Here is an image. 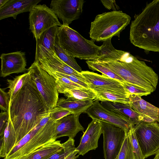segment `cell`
Here are the masks:
<instances>
[{
    "label": "cell",
    "mask_w": 159,
    "mask_h": 159,
    "mask_svg": "<svg viewBox=\"0 0 159 159\" xmlns=\"http://www.w3.org/2000/svg\"><path fill=\"white\" fill-rule=\"evenodd\" d=\"M8 111L9 118L16 133L15 146L43 118L49 116L50 112L46 111L36 86L31 79L10 100Z\"/></svg>",
    "instance_id": "1"
},
{
    "label": "cell",
    "mask_w": 159,
    "mask_h": 159,
    "mask_svg": "<svg viewBox=\"0 0 159 159\" xmlns=\"http://www.w3.org/2000/svg\"><path fill=\"white\" fill-rule=\"evenodd\" d=\"M102 64L127 83L152 93L158 83V75L143 61L123 51L117 57H107Z\"/></svg>",
    "instance_id": "2"
},
{
    "label": "cell",
    "mask_w": 159,
    "mask_h": 159,
    "mask_svg": "<svg viewBox=\"0 0 159 159\" xmlns=\"http://www.w3.org/2000/svg\"><path fill=\"white\" fill-rule=\"evenodd\" d=\"M134 18L130 25V42L145 51L159 52V0L148 3Z\"/></svg>",
    "instance_id": "3"
},
{
    "label": "cell",
    "mask_w": 159,
    "mask_h": 159,
    "mask_svg": "<svg viewBox=\"0 0 159 159\" xmlns=\"http://www.w3.org/2000/svg\"><path fill=\"white\" fill-rule=\"evenodd\" d=\"M57 38L61 46L70 56L80 59L92 61L98 58L100 46L88 40L69 26L59 27Z\"/></svg>",
    "instance_id": "4"
},
{
    "label": "cell",
    "mask_w": 159,
    "mask_h": 159,
    "mask_svg": "<svg viewBox=\"0 0 159 159\" xmlns=\"http://www.w3.org/2000/svg\"><path fill=\"white\" fill-rule=\"evenodd\" d=\"M131 20L129 15L120 10L98 15L91 23L89 37L94 42H103L114 36L119 37Z\"/></svg>",
    "instance_id": "5"
},
{
    "label": "cell",
    "mask_w": 159,
    "mask_h": 159,
    "mask_svg": "<svg viewBox=\"0 0 159 159\" xmlns=\"http://www.w3.org/2000/svg\"><path fill=\"white\" fill-rule=\"evenodd\" d=\"M28 70L46 111L50 112L57 107L59 99L55 80L41 67L38 62L34 61Z\"/></svg>",
    "instance_id": "6"
},
{
    "label": "cell",
    "mask_w": 159,
    "mask_h": 159,
    "mask_svg": "<svg viewBox=\"0 0 159 159\" xmlns=\"http://www.w3.org/2000/svg\"><path fill=\"white\" fill-rule=\"evenodd\" d=\"M29 14L30 29L36 41L41 34L49 28L61 24L53 11L45 4L36 5Z\"/></svg>",
    "instance_id": "7"
},
{
    "label": "cell",
    "mask_w": 159,
    "mask_h": 159,
    "mask_svg": "<svg viewBox=\"0 0 159 159\" xmlns=\"http://www.w3.org/2000/svg\"><path fill=\"white\" fill-rule=\"evenodd\" d=\"M134 128L144 158L156 154L159 151V124L141 121Z\"/></svg>",
    "instance_id": "8"
},
{
    "label": "cell",
    "mask_w": 159,
    "mask_h": 159,
    "mask_svg": "<svg viewBox=\"0 0 159 159\" xmlns=\"http://www.w3.org/2000/svg\"><path fill=\"white\" fill-rule=\"evenodd\" d=\"M100 123L103 137L104 157L105 159H116L128 133L114 125L102 122Z\"/></svg>",
    "instance_id": "9"
},
{
    "label": "cell",
    "mask_w": 159,
    "mask_h": 159,
    "mask_svg": "<svg viewBox=\"0 0 159 159\" xmlns=\"http://www.w3.org/2000/svg\"><path fill=\"white\" fill-rule=\"evenodd\" d=\"M56 122L50 118L48 122L23 147L3 159H13L27 154L52 140H56L53 138Z\"/></svg>",
    "instance_id": "10"
},
{
    "label": "cell",
    "mask_w": 159,
    "mask_h": 159,
    "mask_svg": "<svg viewBox=\"0 0 159 159\" xmlns=\"http://www.w3.org/2000/svg\"><path fill=\"white\" fill-rule=\"evenodd\" d=\"M84 2V0H52L50 8L62 21L63 25L69 26L79 18Z\"/></svg>",
    "instance_id": "11"
},
{
    "label": "cell",
    "mask_w": 159,
    "mask_h": 159,
    "mask_svg": "<svg viewBox=\"0 0 159 159\" xmlns=\"http://www.w3.org/2000/svg\"><path fill=\"white\" fill-rule=\"evenodd\" d=\"M80 74L89 88L94 92L108 91L126 95L129 94L122 83L104 75L89 71H82Z\"/></svg>",
    "instance_id": "12"
},
{
    "label": "cell",
    "mask_w": 159,
    "mask_h": 159,
    "mask_svg": "<svg viewBox=\"0 0 159 159\" xmlns=\"http://www.w3.org/2000/svg\"><path fill=\"white\" fill-rule=\"evenodd\" d=\"M92 119L118 126L128 133L134 126L125 118L104 107L99 101L95 100L86 113Z\"/></svg>",
    "instance_id": "13"
},
{
    "label": "cell",
    "mask_w": 159,
    "mask_h": 159,
    "mask_svg": "<svg viewBox=\"0 0 159 159\" xmlns=\"http://www.w3.org/2000/svg\"><path fill=\"white\" fill-rule=\"evenodd\" d=\"M0 58L1 60L0 76L2 77L28 71L26 68V61L24 52L17 51L2 53Z\"/></svg>",
    "instance_id": "14"
},
{
    "label": "cell",
    "mask_w": 159,
    "mask_h": 159,
    "mask_svg": "<svg viewBox=\"0 0 159 159\" xmlns=\"http://www.w3.org/2000/svg\"><path fill=\"white\" fill-rule=\"evenodd\" d=\"M102 134L100 122L93 120L84 132L79 145L76 148L78 154L84 156L89 151L96 149L98 147V141Z\"/></svg>",
    "instance_id": "15"
},
{
    "label": "cell",
    "mask_w": 159,
    "mask_h": 159,
    "mask_svg": "<svg viewBox=\"0 0 159 159\" xmlns=\"http://www.w3.org/2000/svg\"><path fill=\"white\" fill-rule=\"evenodd\" d=\"M80 115L72 114L56 121L53 138L67 136L73 138L84 128L80 122Z\"/></svg>",
    "instance_id": "16"
},
{
    "label": "cell",
    "mask_w": 159,
    "mask_h": 159,
    "mask_svg": "<svg viewBox=\"0 0 159 159\" xmlns=\"http://www.w3.org/2000/svg\"><path fill=\"white\" fill-rule=\"evenodd\" d=\"M129 104L142 117V121L159 124V108L134 94L129 93Z\"/></svg>",
    "instance_id": "17"
},
{
    "label": "cell",
    "mask_w": 159,
    "mask_h": 159,
    "mask_svg": "<svg viewBox=\"0 0 159 159\" xmlns=\"http://www.w3.org/2000/svg\"><path fill=\"white\" fill-rule=\"evenodd\" d=\"M36 61L39 63L41 67L47 68L62 73L75 75L85 83V79L80 73L62 61L55 52L46 53L39 57Z\"/></svg>",
    "instance_id": "18"
},
{
    "label": "cell",
    "mask_w": 159,
    "mask_h": 159,
    "mask_svg": "<svg viewBox=\"0 0 159 159\" xmlns=\"http://www.w3.org/2000/svg\"><path fill=\"white\" fill-rule=\"evenodd\" d=\"M41 0H8L0 7V20L9 17L16 19L21 13L30 11L31 8Z\"/></svg>",
    "instance_id": "19"
},
{
    "label": "cell",
    "mask_w": 159,
    "mask_h": 159,
    "mask_svg": "<svg viewBox=\"0 0 159 159\" xmlns=\"http://www.w3.org/2000/svg\"><path fill=\"white\" fill-rule=\"evenodd\" d=\"M59 26L52 27L44 32L36 41L35 61L46 53L55 52V44Z\"/></svg>",
    "instance_id": "20"
},
{
    "label": "cell",
    "mask_w": 159,
    "mask_h": 159,
    "mask_svg": "<svg viewBox=\"0 0 159 159\" xmlns=\"http://www.w3.org/2000/svg\"><path fill=\"white\" fill-rule=\"evenodd\" d=\"M100 103L105 108L126 119L133 125L142 121V117L128 104L108 101Z\"/></svg>",
    "instance_id": "21"
},
{
    "label": "cell",
    "mask_w": 159,
    "mask_h": 159,
    "mask_svg": "<svg viewBox=\"0 0 159 159\" xmlns=\"http://www.w3.org/2000/svg\"><path fill=\"white\" fill-rule=\"evenodd\" d=\"M0 140V157L4 158L14 148L16 141V132L9 118L3 136Z\"/></svg>",
    "instance_id": "22"
},
{
    "label": "cell",
    "mask_w": 159,
    "mask_h": 159,
    "mask_svg": "<svg viewBox=\"0 0 159 159\" xmlns=\"http://www.w3.org/2000/svg\"><path fill=\"white\" fill-rule=\"evenodd\" d=\"M93 102L92 100L72 101L67 98H61L58 99L57 107L67 109L73 114L80 115L85 113Z\"/></svg>",
    "instance_id": "23"
},
{
    "label": "cell",
    "mask_w": 159,
    "mask_h": 159,
    "mask_svg": "<svg viewBox=\"0 0 159 159\" xmlns=\"http://www.w3.org/2000/svg\"><path fill=\"white\" fill-rule=\"evenodd\" d=\"M63 147L60 141L53 140L35 150L28 159H46L61 150Z\"/></svg>",
    "instance_id": "24"
},
{
    "label": "cell",
    "mask_w": 159,
    "mask_h": 159,
    "mask_svg": "<svg viewBox=\"0 0 159 159\" xmlns=\"http://www.w3.org/2000/svg\"><path fill=\"white\" fill-rule=\"evenodd\" d=\"M30 80V76L29 72L22 75L16 76L12 80L7 79L8 88L9 89L7 93L10 100L16 96L24 85Z\"/></svg>",
    "instance_id": "25"
},
{
    "label": "cell",
    "mask_w": 159,
    "mask_h": 159,
    "mask_svg": "<svg viewBox=\"0 0 159 159\" xmlns=\"http://www.w3.org/2000/svg\"><path fill=\"white\" fill-rule=\"evenodd\" d=\"M42 68L55 80L58 93L63 94L65 92L71 89L84 88L67 78L57 74L48 69Z\"/></svg>",
    "instance_id": "26"
},
{
    "label": "cell",
    "mask_w": 159,
    "mask_h": 159,
    "mask_svg": "<svg viewBox=\"0 0 159 159\" xmlns=\"http://www.w3.org/2000/svg\"><path fill=\"white\" fill-rule=\"evenodd\" d=\"M63 94L67 99L72 101L95 100L97 96L95 92L85 88L71 89L65 92Z\"/></svg>",
    "instance_id": "27"
},
{
    "label": "cell",
    "mask_w": 159,
    "mask_h": 159,
    "mask_svg": "<svg viewBox=\"0 0 159 159\" xmlns=\"http://www.w3.org/2000/svg\"><path fill=\"white\" fill-rule=\"evenodd\" d=\"M95 92L97 95L95 100L101 102L108 101L129 104V95H126L119 93L108 91Z\"/></svg>",
    "instance_id": "28"
},
{
    "label": "cell",
    "mask_w": 159,
    "mask_h": 159,
    "mask_svg": "<svg viewBox=\"0 0 159 159\" xmlns=\"http://www.w3.org/2000/svg\"><path fill=\"white\" fill-rule=\"evenodd\" d=\"M55 50L57 56L64 63L79 73H80L82 72L81 67L74 58L69 55L61 46L57 37L55 40Z\"/></svg>",
    "instance_id": "29"
},
{
    "label": "cell",
    "mask_w": 159,
    "mask_h": 159,
    "mask_svg": "<svg viewBox=\"0 0 159 159\" xmlns=\"http://www.w3.org/2000/svg\"><path fill=\"white\" fill-rule=\"evenodd\" d=\"M86 62L89 68L93 71H98L102 75L117 80L122 84L126 82L123 79L109 68L95 60L86 61Z\"/></svg>",
    "instance_id": "30"
},
{
    "label": "cell",
    "mask_w": 159,
    "mask_h": 159,
    "mask_svg": "<svg viewBox=\"0 0 159 159\" xmlns=\"http://www.w3.org/2000/svg\"><path fill=\"white\" fill-rule=\"evenodd\" d=\"M74 142V139L69 138L67 141L63 143V147L61 150L46 159H65L75 150Z\"/></svg>",
    "instance_id": "31"
},
{
    "label": "cell",
    "mask_w": 159,
    "mask_h": 159,
    "mask_svg": "<svg viewBox=\"0 0 159 159\" xmlns=\"http://www.w3.org/2000/svg\"><path fill=\"white\" fill-rule=\"evenodd\" d=\"M134 159L132 147L128 133L126 135L121 149L116 159Z\"/></svg>",
    "instance_id": "32"
},
{
    "label": "cell",
    "mask_w": 159,
    "mask_h": 159,
    "mask_svg": "<svg viewBox=\"0 0 159 159\" xmlns=\"http://www.w3.org/2000/svg\"><path fill=\"white\" fill-rule=\"evenodd\" d=\"M132 126L130 128L128 134L131 143L134 155V159H145L144 157L136 138L134 128Z\"/></svg>",
    "instance_id": "33"
},
{
    "label": "cell",
    "mask_w": 159,
    "mask_h": 159,
    "mask_svg": "<svg viewBox=\"0 0 159 159\" xmlns=\"http://www.w3.org/2000/svg\"><path fill=\"white\" fill-rule=\"evenodd\" d=\"M126 90L129 93L134 94L138 96H147L152 93L138 87L127 82L123 83Z\"/></svg>",
    "instance_id": "34"
},
{
    "label": "cell",
    "mask_w": 159,
    "mask_h": 159,
    "mask_svg": "<svg viewBox=\"0 0 159 159\" xmlns=\"http://www.w3.org/2000/svg\"><path fill=\"white\" fill-rule=\"evenodd\" d=\"M72 114L73 112L67 109L56 107L50 111L49 116L53 120L57 121Z\"/></svg>",
    "instance_id": "35"
},
{
    "label": "cell",
    "mask_w": 159,
    "mask_h": 159,
    "mask_svg": "<svg viewBox=\"0 0 159 159\" xmlns=\"http://www.w3.org/2000/svg\"><path fill=\"white\" fill-rule=\"evenodd\" d=\"M5 90V89H0V108L4 111H8L10 101L9 96Z\"/></svg>",
    "instance_id": "36"
},
{
    "label": "cell",
    "mask_w": 159,
    "mask_h": 159,
    "mask_svg": "<svg viewBox=\"0 0 159 159\" xmlns=\"http://www.w3.org/2000/svg\"><path fill=\"white\" fill-rule=\"evenodd\" d=\"M42 68H45L44 67H41ZM55 73L57 74V75H60L61 76H62L63 77H65L67 79H69L72 82L77 84H78L82 86L84 88H87V89H89V86L87 85V84L85 82L81 80L79 78H78L76 76L70 75H67L65 74L62 73L57 71H55L54 70H53L51 69H49Z\"/></svg>",
    "instance_id": "37"
},
{
    "label": "cell",
    "mask_w": 159,
    "mask_h": 159,
    "mask_svg": "<svg viewBox=\"0 0 159 159\" xmlns=\"http://www.w3.org/2000/svg\"><path fill=\"white\" fill-rule=\"evenodd\" d=\"M9 118L8 111H1L0 113V137H2Z\"/></svg>",
    "instance_id": "38"
},
{
    "label": "cell",
    "mask_w": 159,
    "mask_h": 159,
    "mask_svg": "<svg viewBox=\"0 0 159 159\" xmlns=\"http://www.w3.org/2000/svg\"><path fill=\"white\" fill-rule=\"evenodd\" d=\"M101 2L105 7L107 9L116 11L120 9L115 0H101Z\"/></svg>",
    "instance_id": "39"
},
{
    "label": "cell",
    "mask_w": 159,
    "mask_h": 159,
    "mask_svg": "<svg viewBox=\"0 0 159 159\" xmlns=\"http://www.w3.org/2000/svg\"><path fill=\"white\" fill-rule=\"evenodd\" d=\"M77 154H78V152L75 149L74 151L66 157L65 159H76L79 157L80 155L79 154L76 155Z\"/></svg>",
    "instance_id": "40"
},
{
    "label": "cell",
    "mask_w": 159,
    "mask_h": 159,
    "mask_svg": "<svg viewBox=\"0 0 159 159\" xmlns=\"http://www.w3.org/2000/svg\"><path fill=\"white\" fill-rule=\"evenodd\" d=\"M33 152L27 154L19 156L13 159H28L29 157L32 155Z\"/></svg>",
    "instance_id": "41"
},
{
    "label": "cell",
    "mask_w": 159,
    "mask_h": 159,
    "mask_svg": "<svg viewBox=\"0 0 159 159\" xmlns=\"http://www.w3.org/2000/svg\"><path fill=\"white\" fill-rule=\"evenodd\" d=\"M8 0H0V7L3 6Z\"/></svg>",
    "instance_id": "42"
},
{
    "label": "cell",
    "mask_w": 159,
    "mask_h": 159,
    "mask_svg": "<svg viewBox=\"0 0 159 159\" xmlns=\"http://www.w3.org/2000/svg\"><path fill=\"white\" fill-rule=\"evenodd\" d=\"M153 159H159V151L156 154L155 157Z\"/></svg>",
    "instance_id": "43"
}]
</instances>
